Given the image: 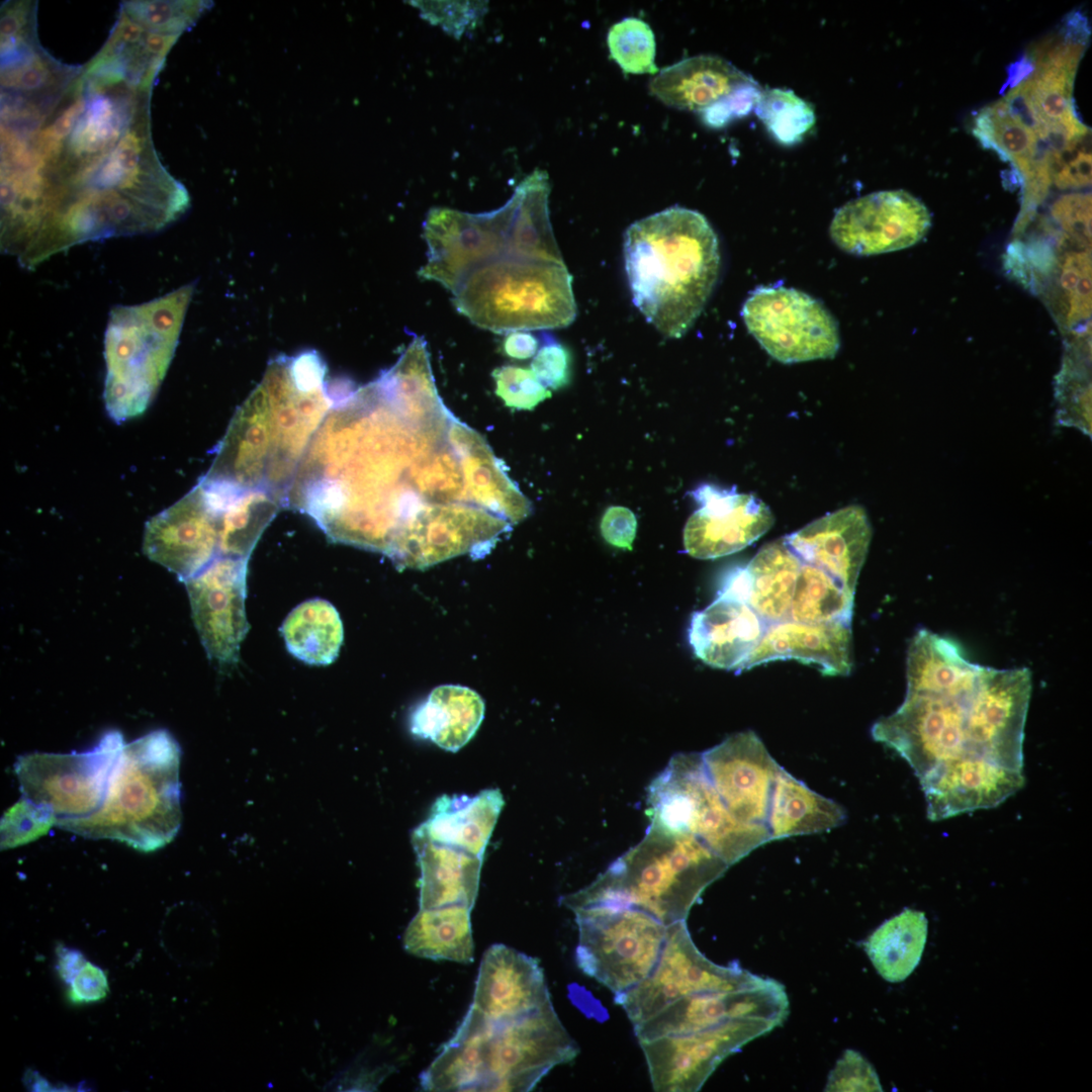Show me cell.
<instances>
[{
    "label": "cell",
    "instance_id": "680465c9",
    "mask_svg": "<svg viewBox=\"0 0 1092 1092\" xmlns=\"http://www.w3.org/2000/svg\"><path fill=\"white\" fill-rule=\"evenodd\" d=\"M56 953L58 974L66 984H69L86 964L87 960L80 950L63 944L58 945Z\"/></svg>",
    "mask_w": 1092,
    "mask_h": 1092
},
{
    "label": "cell",
    "instance_id": "44dd1931",
    "mask_svg": "<svg viewBox=\"0 0 1092 1092\" xmlns=\"http://www.w3.org/2000/svg\"><path fill=\"white\" fill-rule=\"evenodd\" d=\"M220 506L198 483L148 521L143 551L185 582L219 554Z\"/></svg>",
    "mask_w": 1092,
    "mask_h": 1092
},
{
    "label": "cell",
    "instance_id": "8fae6325",
    "mask_svg": "<svg viewBox=\"0 0 1092 1092\" xmlns=\"http://www.w3.org/2000/svg\"><path fill=\"white\" fill-rule=\"evenodd\" d=\"M650 826L700 839L729 867L770 840L768 826L736 819L706 772L702 754L678 753L648 788Z\"/></svg>",
    "mask_w": 1092,
    "mask_h": 1092
},
{
    "label": "cell",
    "instance_id": "3957f363",
    "mask_svg": "<svg viewBox=\"0 0 1092 1092\" xmlns=\"http://www.w3.org/2000/svg\"><path fill=\"white\" fill-rule=\"evenodd\" d=\"M906 663L903 703L871 733L908 762L921 787L967 762L1023 770L1029 669L973 663L927 629L911 639Z\"/></svg>",
    "mask_w": 1092,
    "mask_h": 1092
},
{
    "label": "cell",
    "instance_id": "9f6ffc18",
    "mask_svg": "<svg viewBox=\"0 0 1092 1092\" xmlns=\"http://www.w3.org/2000/svg\"><path fill=\"white\" fill-rule=\"evenodd\" d=\"M750 592L751 578L747 566H736L723 576L718 597L748 604Z\"/></svg>",
    "mask_w": 1092,
    "mask_h": 1092
},
{
    "label": "cell",
    "instance_id": "f5cc1de1",
    "mask_svg": "<svg viewBox=\"0 0 1092 1092\" xmlns=\"http://www.w3.org/2000/svg\"><path fill=\"white\" fill-rule=\"evenodd\" d=\"M1052 215L1068 233L1080 239H1090V194L1073 193L1061 197L1053 205Z\"/></svg>",
    "mask_w": 1092,
    "mask_h": 1092
},
{
    "label": "cell",
    "instance_id": "7402d4cb",
    "mask_svg": "<svg viewBox=\"0 0 1092 1092\" xmlns=\"http://www.w3.org/2000/svg\"><path fill=\"white\" fill-rule=\"evenodd\" d=\"M247 558L218 554L184 583L194 625L209 658L236 663L249 624L245 612Z\"/></svg>",
    "mask_w": 1092,
    "mask_h": 1092
},
{
    "label": "cell",
    "instance_id": "6f0895ef",
    "mask_svg": "<svg viewBox=\"0 0 1092 1092\" xmlns=\"http://www.w3.org/2000/svg\"><path fill=\"white\" fill-rule=\"evenodd\" d=\"M538 349L539 340L528 331L510 332L502 342L504 354L517 360L534 357Z\"/></svg>",
    "mask_w": 1092,
    "mask_h": 1092
},
{
    "label": "cell",
    "instance_id": "cb8c5ba5",
    "mask_svg": "<svg viewBox=\"0 0 1092 1092\" xmlns=\"http://www.w3.org/2000/svg\"><path fill=\"white\" fill-rule=\"evenodd\" d=\"M508 525L506 520L476 506L431 504L400 533L388 556L398 565H432L490 541Z\"/></svg>",
    "mask_w": 1092,
    "mask_h": 1092
},
{
    "label": "cell",
    "instance_id": "f546056e",
    "mask_svg": "<svg viewBox=\"0 0 1092 1092\" xmlns=\"http://www.w3.org/2000/svg\"><path fill=\"white\" fill-rule=\"evenodd\" d=\"M504 804L498 789L483 790L472 797L442 795L413 836L483 858Z\"/></svg>",
    "mask_w": 1092,
    "mask_h": 1092
},
{
    "label": "cell",
    "instance_id": "11a10c76",
    "mask_svg": "<svg viewBox=\"0 0 1092 1092\" xmlns=\"http://www.w3.org/2000/svg\"><path fill=\"white\" fill-rule=\"evenodd\" d=\"M635 515L625 507H610L601 521L604 539L618 548L631 550L636 535Z\"/></svg>",
    "mask_w": 1092,
    "mask_h": 1092
},
{
    "label": "cell",
    "instance_id": "ac0fdd59",
    "mask_svg": "<svg viewBox=\"0 0 1092 1092\" xmlns=\"http://www.w3.org/2000/svg\"><path fill=\"white\" fill-rule=\"evenodd\" d=\"M789 1012V1000L778 981L757 976L731 989L696 993L665 1006L633 1026L638 1041L663 1035L702 1031L737 1020H759L775 1027Z\"/></svg>",
    "mask_w": 1092,
    "mask_h": 1092
},
{
    "label": "cell",
    "instance_id": "60d3db41",
    "mask_svg": "<svg viewBox=\"0 0 1092 1092\" xmlns=\"http://www.w3.org/2000/svg\"><path fill=\"white\" fill-rule=\"evenodd\" d=\"M280 631L288 651L313 665L332 663L344 637L338 611L322 599L308 600L297 606L284 620Z\"/></svg>",
    "mask_w": 1092,
    "mask_h": 1092
},
{
    "label": "cell",
    "instance_id": "681fc988",
    "mask_svg": "<svg viewBox=\"0 0 1092 1092\" xmlns=\"http://www.w3.org/2000/svg\"><path fill=\"white\" fill-rule=\"evenodd\" d=\"M1051 183L1060 189H1079L1091 183L1090 135L1060 152L1050 167Z\"/></svg>",
    "mask_w": 1092,
    "mask_h": 1092
},
{
    "label": "cell",
    "instance_id": "c3c4849f",
    "mask_svg": "<svg viewBox=\"0 0 1092 1092\" xmlns=\"http://www.w3.org/2000/svg\"><path fill=\"white\" fill-rule=\"evenodd\" d=\"M825 1091H882L873 1066L857 1052L845 1050L829 1073Z\"/></svg>",
    "mask_w": 1092,
    "mask_h": 1092
},
{
    "label": "cell",
    "instance_id": "ffe728a7",
    "mask_svg": "<svg viewBox=\"0 0 1092 1092\" xmlns=\"http://www.w3.org/2000/svg\"><path fill=\"white\" fill-rule=\"evenodd\" d=\"M930 225V213L918 198L903 190H888L844 204L835 212L829 232L841 250L872 256L914 246Z\"/></svg>",
    "mask_w": 1092,
    "mask_h": 1092
},
{
    "label": "cell",
    "instance_id": "9c48e42d",
    "mask_svg": "<svg viewBox=\"0 0 1092 1092\" xmlns=\"http://www.w3.org/2000/svg\"><path fill=\"white\" fill-rule=\"evenodd\" d=\"M453 296L461 314L497 334L565 328L577 312L564 261L504 255L474 270Z\"/></svg>",
    "mask_w": 1092,
    "mask_h": 1092
},
{
    "label": "cell",
    "instance_id": "836d02e7",
    "mask_svg": "<svg viewBox=\"0 0 1092 1092\" xmlns=\"http://www.w3.org/2000/svg\"><path fill=\"white\" fill-rule=\"evenodd\" d=\"M484 702L473 690L456 685L434 689L413 711L414 735L455 752L475 734L484 717Z\"/></svg>",
    "mask_w": 1092,
    "mask_h": 1092
},
{
    "label": "cell",
    "instance_id": "816d5d0a",
    "mask_svg": "<svg viewBox=\"0 0 1092 1092\" xmlns=\"http://www.w3.org/2000/svg\"><path fill=\"white\" fill-rule=\"evenodd\" d=\"M535 354L531 370L547 388L560 389L571 379L572 358L569 350L549 335Z\"/></svg>",
    "mask_w": 1092,
    "mask_h": 1092
},
{
    "label": "cell",
    "instance_id": "5bb4252c",
    "mask_svg": "<svg viewBox=\"0 0 1092 1092\" xmlns=\"http://www.w3.org/2000/svg\"><path fill=\"white\" fill-rule=\"evenodd\" d=\"M741 315L760 346L782 363L833 358L839 350L835 318L803 291L758 287L745 300Z\"/></svg>",
    "mask_w": 1092,
    "mask_h": 1092
},
{
    "label": "cell",
    "instance_id": "8992f818",
    "mask_svg": "<svg viewBox=\"0 0 1092 1092\" xmlns=\"http://www.w3.org/2000/svg\"><path fill=\"white\" fill-rule=\"evenodd\" d=\"M729 866L700 839L648 826L644 838L592 884L563 896L571 911L593 906H630L668 926L686 920L705 889Z\"/></svg>",
    "mask_w": 1092,
    "mask_h": 1092
},
{
    "label": "cell",
    "instance_id": "ee69618b",
    "mask_svg": "<svg viewBox=\"0 0 1092 1092\" xmlns=\"http://www.w3.org/2000/svg\"><path fill=\"white\" fill-rule=\"evenodd\" d=\"M607 43L612 59L625 74L658 73L655 36L644 20L626 17L614 23L608 31Z\"/></svg>",
    "mask_w": 1092,
    "mask_h": 1092
},
{
    "label": "cell",
    "instance_id": "d6986e66",
    "mask_svg": "<svg viewBox=\"0 0 1092 1092\" xmlns=\"http://www.w3.org/2000/svg\"><path fill=\"white\" fill-rule=\"evenodd\" d=\"M776 1028L737 1020L695 1032L640 1041L652 1087L658 1092L698 1091L714 1070L745 1043Z\"/></svg>",
    "mask_w": 1092,
    "mask_h": 1092
},
{
    "label": "cell",
    "instance_id": "52a82bcc",
    "mask_svg": "<svg viewBox=\"0 0 1092 1092\" xmlns=\"http://www.w3.org/2000/svg\"><path fill=\"white\" fill-rule=\"evenodd\" d=\"M179 759V746L166 730L125 743L100 808L59 828L86 838L117 840L144 852L165 846L181 820Z\"/></svg>",
    "mask_w": 1092,
    "mask_h": 1092
},
{
    "label": "cell",
    "instance_id": "7dc6e473",
    "mask_svg": "<svg viewBox=\"0 0 1092 1092\" xmlns=\"http://www.w3.org/2000/svg\"><path fill=\"white\" fill-rule=\"evenodd\" d=\"M423 19L439 25L448 34L461 36L473 28L487 11L484 1H411Z\"/></svg>",
    "mask_w": 1092,
    "mask_h": 1092
},
{
    "label": "cell",
    "instance_id": "7c38bea8",
    "mask_svg": "<svg viewBox=\"0 0 1092 1092\" xmlns=\"http://www.w3.org/2000/svg\"><path fill=\"white\" fill-rule=\"evenodd\" d=\"M572 912L578 928L575 962L583 974L618 996L651 973L669 925L630 906H593Z\"/></svg>",
    "mask_w": 1092,
    "mask_h": 1092
},
{
    "label": "cell",
    "instance_id": "e0dca14e",
    "mask_svg": "<svg viewBox=\"0 0 1092 1092\" xmlns=\"http://www.w3.org/2000/svg\"><path fill=\"white\" fill-rule=\"evenodd\" d=\"M510 206L469 213L431 208L423 224L428 254L421 277L454 293L477 268L507 254Z\"/></svg>",
    "mask_w": 1092,
    "mask_h": 1092
},
{
    "label": "cell",
    "instance_id": "74e56055",
    "mask_svg": "<svg viewBox=\"0 0 1092 1092\" xmlns=\"http://www.w3.org/2000/svg\"><path fill=\"white\" fill-rule=\"evenodd\" d=\"M219 514V554L249 559L257 541L284 499L263 488L223 483Z\"/></svg>",
    "mask_w": 1092,
    "mask_h": 1092
},
{
    "label": "cell",
    "instance_id": "f6af8a7d",
    "mask_svg": "<svg viewBox=\"0 0 1092 1092\" xmlns=\"http://www.w3.org/2000/svg\"><path fill=\"white\" fill-rule=\"evenodd\" d=\"M56 825L57 818L49 807L21 796L1 819V849L29 843Z\"/></svg>",
    "mask_w": 1092,
    "mask_h": 1092
},
{
    "label": "cell",
    "instance_id": "f1b7e54d",
    "mask_svg": "<svg viewBox=\"0 0 1092 1092\" xmlns=\"http://www.w3.org/2000/svg\"><path fill=\"white\" fill-rule=\"evenodd\" d=\"M767 623L746 603L718 597L691 618L689 643L714 668L739 672L763 636Z\"/></svg>",
    "mask_w": 1092,
    "mask_h": 1092
},
{
    "label": "cell",
    "instance_id": "ba28073f",
    "mask_svg": "<svg viewBox=\"0 0 1092 1092\" xmlns=\"http://www.w3.org/2000/svg\"><path fill=\"white\" fill-rule=\"evenodd\" d=\"M195 289L188 283L147 302L111 307L104 333L103 400L117 424L143 414L174 357Z\"/></svg>",
    "mask_w": 1092,
    "mask_h": 1092
},
{
    "label": "cell",
    "instance_id": "603a6c76",
    "mask_svg": "<svg viewBox=\"0 0 1092 1092\" xmlns=\"http://www.w3.org/2000/svg\"><path fill=\"white\" fill-rule=\"evenodd\" d=\"M706 772L728 811L738 820L767 825L781 766L751 730L727 737L702 753Z\"/></svg>",
    "mask_w": 1092,
    "mask_h": 1092
},
{
    "label": "cell",
    "instance_id": "d4e9b609",
    "mask_svg": "<svg viewBox=\"0 0 1092 1092\" xmlns=\"http://www.w3.org/2000/svg\"><path fill=\"white\" fill-rule=\"evenodd\" d=\"M700 508L684 530L686 551L699 559H715L749 546L775 522L770 509L754 494L704 484L693 491Z\"/></svg>",
    "mask_w": 1092,
    "mask_h": 1092
},
{
    "label": "cell",
    "instance_id": "7a4b0ae2",
    "mask_svg": "<svg viewBox=\"0 0 1092 1092\" xmlns=\"http://www.w3.org/2000/svg\"><path fill=\"white\" fill-rule=\"evenodd\" d=\"M433 417L400 408L374 382L356 388L334 403L313 436L285 507L309 516L332 541L387 555L428 506L410 483L418 485L428 460L408 465Z\"/></svg>",
    "mask_w": 1092,
    "mask_h": 1092
},
{
    "label": "cell",
    "instance_id": "f35d334b",
    "mask_svg": "<svg viewBox=\"0 0 1092 1092\" xmlns=\"http://www.w3.org/2000/svg\"><path fill=\"white\" fill-rule=\"evenodd\" d=\"M926 938L924 913L906 908L881 924L864 942V949L878 974L890 983H898L920 963Z\"/></svg>",
    "mask_w": 1092,
    "mask_h": 1092
},
{
    "label": "cell",
    "instance_id": "5b68a950",
    "mask_svg": "<svg viewBox=\"0 0 1092 1092\" xmlns=\"http://www.w3.org/2000/svg\"><path fill=\"white\" fill-rule=\"evenodd\" d=\"M632 301L663 336L681 338L718 280V237L699 211L671 206L641 218L624 235Z\"/></svg>",
    "mask_w": 1092,
    "mask_h": 1092
},
{
    "label": "cell",
    "instance_id": "f907efd6",
    "mask_svg": "<svg viewBox=\"0 0 1092 1092\" xmlns=\"http://www.w3.org/2000/svg\"><path fill=\"white\" fill-rule=\"evenodd\" d=\"M762 89L751 78L726 96L699 112L709 127L721 128L736 118L744 117L754 110Z\"/></svg>",
    "mask_w": 1092,
    "mask_h": 1092
},
{
    "label": "cell",
    "instance_id": "2e32d148",
    "mask_svg": "<svg viewBox=\"0 0 1092 1092\" xmlns=\"http://www.w3.org/2000/svg\"><path fill=\"white\" fill-rule=\"evenodd\" d=\"M578 1052L552 1003L520 1018L492 1023L484 1091H529Z\"/></svg>",
    "mask_w": 1092,
    "mask_h": 1092
},
{
    "label": "cell",
    "instance_id": "d6a6232c",
    "mask_svg": "<svg viewBox=\"0 0 1092 1092\" xmlns=\"http://www.w3.org/2000/svg\"><path fill=\"white\" fill-rule=\"evenodd\" d=\"M420 868V909L473 908L482 858L412 835Z\"/></svg>",
    "mask_w": 1092,
    "mask_h": 1092
},
{
    "label": "cell",
    "instance_id": "277c9868",
    "mask_svg": "<svg viewBox=\"0 0 1092 1092\" xmlns=\"http://www.w3.org/2000/svg\"><path fill=\"white\" fill-rule=\"evenodd\" d=\"M321 355L304 351L271 360L238 408L204 476L284 499L297 468L336 396Z\"/></svg>",
    "mask_w": 1092,
    "mask_h": 1092
},
{
    "label": "cell",
    "instance_id": "7bdbcfd3",
    "mask_svg": "<svg viewBox=\"0 0 1092 1092\" xmlns=\"http://www.w3.org/2000/svg\"><path fill=\"white\" fill-rule=\"evenodd\" d=\"M754 111L771 136L784 146L801 142L816 120L808 102L780 88L762 90Z\"/></svg>",
    "mask_w": 1092,
    "mask_h": 1092
},
{
    "label": "cell",
    "instance_id": "1f68e13d",
    "mask_svg": "<svg viewBox=\"0 0 1092 1092\" xmlns=\"http://www.w3.org/2000/svg\"><path fill=\"white\" fill-rule=\"evenodd\" d=\"M492 1022L470 1005L453 1036L421 1074L425 1091H484Z\"/></svg>",
    "mask_w": 1092,
    "mask_h": 1092
},
{
    "label": "cell",
    "instance_id": "484cf974",
    "mask_svg": "<svg viewBox=\"0 0 1092 1092\" xmlns=\"http://www.w3.org/2000/svg\"><path fill=\"white\" fill-rule=\"evenodd\" d=\"M552 1003L539 961L502 943L483 954L472 1006L492 1023L514 1020Z\"/></svg>",
    "mask_w": 1092,
    "mask_h": 1092
},
{
    "label": "cell",
    "instance_id": "4316f807",
    "mask_svg": "<svg viewBox=\"0 0 1092 1092\" xmlns=\"http://www.w3.org/2000/svg\"><path fill=\"white\" fill-rule=\"evenodd\" d=\"M871 538L872 527L866 511L851 505L783 539L801 562L824 570L854 595Z\"/></svg>",
    "mask_w": 1092,
    "mask_h": 1092
},
{
    "label": "cell",
    "instance_id": "e575fe53",
    "mask_svg": "<svg viewBox=\"0 0 1092 1092\" xmlns=\"http://www.w3.org/2000/svg\"><path fill=\"white\" fill-rule=\"evenodd\" d=\"M846 818L842 806L781 768L767 819L770 840L828 831L845 823Z\"/></svg>",
    "mask_w": 1092,
    "mask_h": 1092
},
{
    "label": "cell",
    "instance_id": "bcb514c9",
    "mask_svg": "<svg viewBox=\"0 0 1092 1092\" xmlns=\"http://www.w3.org/2000/svg\"><path fill=\"white\" fill-rule=\"evenodd\" d=\"M495 393L505 404L517 410H533L551 392L536 377L531 369L506 365L492 371Z\"/></svg>",
    "mask_w": 1092,
    "mask_h": 1092
},
{
    "label": "cell",
    "instance_id": "83f0119b",
    "mask_svg": "<svg viewBox=\"0 0 1092 1092\" xmlns=\"http://www.w3.org/2000/svg\"><path fill=\"white\" fill-rule=\"evenodd\" d=\"M815 665L825 675H847L852 668L850 625H810L790 619L769 623L739 672L776 660Z\"/></svg>",
    "mask_w": 1092,
    "mask_h": 1092
},
{
    "label": "cell",
    "instance_id": "b9f144b4",
    "mask_svg": "<svg viewBox=\"0 0 1092 1092\" xmlns=\"http://www.w3.org/2000/svg\"><path fill=\"white\" fill-rule=\"evenodd\" d=\"M853 594L824 570L801 564L791 602L789 619L810 625H850Z\"/></svg>",
    "mask_w": 1092,
    "mask_h": 1092
},
{
    "label": "cell",
    "instance_id": "30bf717a",
    "mask_svg": "<svg viewBox=\"0 0 1092 1092\" xmlns=\"http://www.w3.org/2000/svg\"><path fill=\"white\" fill-rule=\"evenodd\" d=\"M1088 39V20L1073 12L1009 69V89L1001 99L1036 135L1043 159L1090 135L1073 99Z\"/></svg>",
    "mask_w": 1092,
    "mask_h": 1092
},
{
    "label": "cell",
    "instance_id": "4fadbf2b",
    "mask_svg": "<svg viewBox=\"0 0 1092 1092\" xmlns=\"http://www.w3.org/2000/svg\"><path fill=\"white\" fill-rule=\"evenodd\" d=\"M124 744L121 733L112 730L87 751L21 755L13 766L21 796L49 807L57 827L90 816L104 801Z\"/></svg>",
    "mask_w": 1092,
    "mask_h": 1092
},
{
    "label": "cell",
    "instance_id": "ab89813d",
    "mask_svg": "<svg viewBox=\"0 0 1092 1092\" xmlns=\"http://www.w3.org/2000/svg\"><path fill=\"white\" fill-rule=\"evenodd\" d=\"M801 564L780 539L762 546L746 565L751 578L748 605L767 624L789 619Z\"/></svg>",
    "mask_w": 1092,
    "mask_h": 1092
},
{
    "label": "cell",
    "instance_id": "9a60e30c",
    "mask_svg": "<svg viewBox=\"0 0 1092 1092\" xmlns=\"http://www.w3.org/2000/svg\"><path fill=\"white\" fill-rule=\"evenodd\" d=\"M737 962L721 966L695 945L686 920L670 924L651 973L615 1001L635 1026L672 1002L696 993L737 988L756 979Z\"/></svg>",
    "mask_w": 1092,
    "mask_h": 1092
},
{
    "label": "cell",
    "instance_id": "4dcf8cb0",
    "mask_svg": "<svg viewBox=\"0 0 1092 1092\" xmlns=\"http://www.w3.org/2000/svg\"><path fill=\"white\" fill-rule=\"evenodd\" d=\"M750 79L721 57L699 55L658 71L648 89L669 107L699 113Z\"/></svg>",
    "mask_w": 1092,
    "mask_h": 1092
},
{
    "label": "cell",
    "instance_id": "6da1fadb",
    "mask_svg": "<svg viewBox=\"0 0 1092 1092\" xmlns=\"http://www.w3.org/2000/svg\"><path fill=\"white\" fill-rule=\"evenodd\" d=\"M152 78L93 58L31 56L1 70V239L28 261L158 233L190 197L150 125Z\"/></svg>",
    "mask_w": 1092,
    "mask_h": 1092
},
{
    "label": "cell",
    "instance_id": "d590c367",
    "mask_svg": "<svg viewBox=\"0 0 1092 1092\" xmlns=\"http://www.w3.org/2000/svg\"><path fill=\"white\" fill-rule=\"evenodd\" d=\"M470 912L462 905L420 909L404 931L405 950L424 959L472 963Z\"/></svg>",
    "mask_w": 1092,
    "mask_h": 1092
},
{
    "label": "cell",
    "instance_id": "db71d44e",
    "mask_svg": "<svg viewBox=\"0 0 1092 1092\" xmlns=\"http://www.w3.org/2000/svg\"><path fill=\"white\" fill-rule=\"evenodd\" d=\"M108 992L106 973L88 961L69 983V998L76 1004L100 1001L107 996Z\"/></svg>",
    "mask_w": 1092,
    "mask_h": 1092
},
{
    "label": "cell",
    "instance_id": "8d00e7d4",
    "mask_svg": "<svg viewBox=\"0 0 1092 1092\" xmlns=\"http://www.w3.org/2000/svg\"><path fill=\"white\" fill-rule=\"evenodd\" d=\"M463 450V469L472 502L509 523L524 520L531 513V505L500 468L484 440L471 430Z\"/></svg>",
    "mask_w": 1092,
    "mask_h": 1092
}]
</instances>
